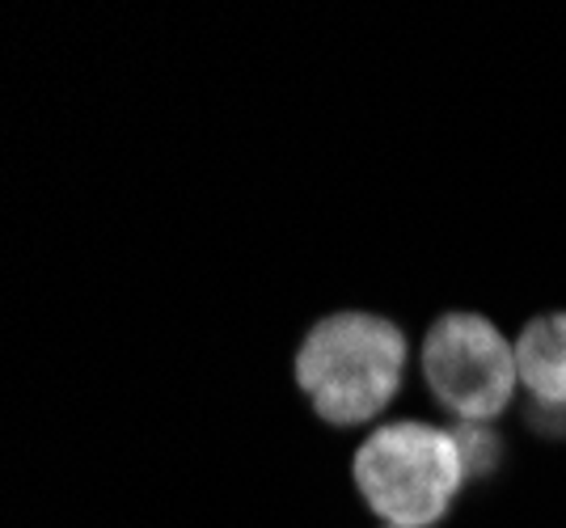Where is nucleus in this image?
I'll return each instance as SVG.
<instances>
[{"instance_id":"3","label":"nucleus","mask_w":566,"mask_h":528,"mask_svg":"<svg viewBox=\"0 0 566 528\" xmlns=\"http://www.w3.org/2000/svg\"><path fill=\"white\" fill-rule=\"evenodd\" d=\"M423 377L457 419H495L516 389V347L478 313H444L423 342Z\"/></svg>"},{"instance_id":"5","label":"nucleus","mask_w":566,"mask_h":528,"mask_svg":"<svg viewBox=\"0 0 566 528\" xmlns=\"http://www.w3.org/2000/svg\"><path fill=\"white\" fill-rule=\"evenodd\" d=\"M452 440H457V448H461V465H465V478H478V474H486L491 465L499 461V440L491 427H482V423H470V419H461L457 427H452Z\"/></svg>"},{"instance_id":"2","label":"nucleus","mask_w":566,"mask_h":528,"mask_svg":"<svg viewBox=\"0 0 566 528\" xmlns=\"http://www.w3.org/2000/svg\"><path fill=\"white\" fill-rule=\"evenodd\" d=\"M465 482L452 432L427 423H389L355 453V486L389 528H427L444 516Z\"/></svg>"},{"instance_id":"1","label":"nucleus","mask_w":566,"mask_h":528,"mask_svg":"<svg viewBox=\"0 0 566 528\" xmlns=\"http://www.w3.org/2000/svg\"><path fill=\"white\" fill-rule=\"evenodd\" d=\"M406 368V338L377 313L322 317L296 351V381L317 414L338 427L377 419L398 393Z\"/></svg>"},{"instance_id":"4","label":"nucleus","mask_w":566,"mask_h":528,"mask_svg":"<svg viewBox=\"0 0 566 528\" xmlns=\"http://www.w3.org/2000/svg\"><path fill=\"white\" fill-rule=\"evenodd\" d=\"M516 372L542 406H566V313L533 317L520 330Z\"/></svg>"}]
</instances>
